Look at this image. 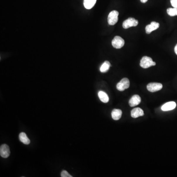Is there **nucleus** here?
<instances>
[{"instance_id":"7ed1b4c3","label":"nucleus","mask_w":177,"mask_h":177,"mask_svg":"<svg viewBox=\"0 0 177 177\" xmlns=\"http://www.w3.org/2000/svg\"><path fill=\"white\" fill-rule=\"evenodd\" d=\"M130 80L127 78H124L121 80L117 85V88L120 91H124L125 89L130 87Z\"/></svg>"},{"instance_id":"39448f33","label":"nucleus","mask_w":177,"mask_h":177,"mask_svg":"<svg viewBox=\"0 0 177 177\" xmlns=\"http://www.w3.org/2000/svg\"><path fill=\"white\" fill-rule=\"evenodd\" d=\"M138 21L134 18H129L127 20H125L122 23V27L124 29H128L131 27H135L137 26Z\"/></svg>"},{"instance_id":"ddd939ff","label":"nucleus","mask_w":177,"mask_h":177,"mask_svg":"<svg viewBox=\"0 0 177 177\" xmlns=\"http://www.w3.org/2000/svg\"><path fill=\"white\" fill-rule=\"evenodd\" d=\"M19 138L20 141L25 145H29V144L30 143V140L29 139V138L28 137L25 133H20V135H19Z\"/></svg>"},{"instance_id":"9b49d317","label":"nucleus","mask_w":177,"mask_h":177,"mask_svg":"<svg viewBox=\"0 0 177 177\" xmlns=\"http://www.w3.org/2000/svg\"><path fill=\"white\" fill-rule=\"evenodd\" d=\"M144 115L143 110L140 108H135L131 111V116L133 118H137L143 116Z\"/></svg>"},{"instance_id":"0eeeda50","label":"nucleus","mask_w":177,"mask_h":177,"mask_svg":"<svg viewBox=\"0 0 177 177\" xmlns=\"http://www.w3.org/2000/svg\"><path fill=\"white\" fill-rule=\"evenodd\" d=\"M11 152L9 147L6 144H3L0 147V155L3 158H7L10 155Z\"/></svg>"},{"instance_id":"a211bd4d","label":"nucleus","mask_w":177,"mask_h":177,"mask_svg":"<svg viewBox=\"0 0 177 177\" xmlns=\"http://www.w3.org/2000/svg\"><path fill=\"white\" fill-rule=\"evenodd\" d=\"M61 176L62 177H72V175H70L69 173L66 170H63L61 173Z\"/></svg>"},{"instance_id":"9d476101","label":"nucleus","mask_w":177,"mask_h":177,"mask_svg":"<svg viewBox=\"0 0 177 177\" xmlns=\"http://www.w3.org/2000/svg\"><path fill=\"white\" fill-rule=\"evenodd\" d=\"M176 107V103L174 101L167 102L162 106L161 109L164 111H167L173 110Z\"/></svg>"},{"instance_id":"f8f14e48","label":"nucleus","mask_w":177,"mask_h":177,"mask_svg":"<svg viewBox=\"0 0 177 177\" xmlns=\"http://www.w3.org/2000/svg\"><path fill=\"white\" fill-rule=\"evenodd\" d=\"M112 117L114 120H119L121 119L122 115V111L120 109H115L111 113Z\"/></svg>"},{"instance_id":"6ab92c4d","label":"nucleus","mask_w":177,"mask_h":177,"mask_svg":"<svg viewBox=\"0 0 177 177\" xmlns=\"http://www.w3.org/2000/svg\"><path fill=\"white\" fill-rule=\"evenodd\" d=\"M170 2L173 8H177V0H170Z\"/></svg>"},{"instance_id":"4468645a","label":"nucleus","mask_w":177,"mask_h":177,"mask_svg":"<svg viewBox=\"0 0 177 177\" xmlns=\"http://www.w3.org/2000/svg\"><path fill=\"white\" fill-rule=\"evenodd\" d=\"M98 95L99 99L102 102H104V103H107L108 102L109 98L108 95L106 93L103 92V91H99L98 93Z\"/></svg>"},{"instance_id":"f3484780","label":"nucleus","mask_w":177,"mask_h":177,"mask_svg":"<svg viewBox=\"0 0 177 177\" xmlns=\"http://www.w3.org/2000/svg\"><path fill=\"white\" fill-rule=\"evenodd\" d=\"M167 12L170 16H177V8H169L167 9Z\"/></svg>"},{"instance_id":"1a4fd4ad","label":"nucleus","mask_w":177,"mask_h":177,"mask_svg":"<svg viewBox=\"0 0 177 177\" xmlns=\"http://www.w3.org/2000/svg\"><path fill=\"white\" fill-rule=\"evenodd\" d=\"M141 101L140 96L138 95H134L131 97L129 101V104L131 107H135L138 105Z\"/></svg>"},{"instance_id":"2eb2a0df","label":"nucleus","mask_w":177,"mask_h":177,"mask_svg":"<svg viewBox=\"0 0 177 177\" xmlns=\"http://www.w3.org/2000/svg\"><path fill=\"white\" fill-rule=\"evenodd\" d=\"M96 0H84V6L86 9H91L96 3Z\"/></svg>"},{"instance_id":"6e6552de","label":"nucleus","mask_w":177,"mask_h":177,"mask_svg":"<svg viewBox=\"0 0 177 177\" xmlns=\"http://www.w3.org/2000/svg\"><path fill=\"white\" fill-rule=\"evenodd\" d=\"M159 24L156 22H152L151 24L148 25L146 27V32L147 34H150L153 31L156 30L159 28Z\"/></svg>"},{"instance_id":"dca6fc26","label":"nucleus","mask_w":177,"mask_h":177,"mask_svg":"<svg viewBox=\"0 0 177 177\" xmlns=\"http://www.w3.org/2000/svg\"><path fill=\"white\" fill-rule=\"evenodd\" d=\"M111 64L109 62L105 61L102 64L100 68V71L102 73L107 72L109 69Z\"/></svg>"},{"instance_id":"aec40b11","label":"nucleus","mask_w":177,"mask_h":177,"mask_svg":"<svg viewBox=\"0 0 177 177\" xmlns=\"http://www.w3.org/2000/svg\"><path fill=\"white\" fill-rule=\"evenodd\" d=\"M175 53L177 55V44L176 45L175 47Z\"/></svg>"},{"instance_id":"412c9836","label":"nucleus","mask_w":177,"mask_h":177,"mask_svg":"<svg viewBox=\"0 0 177 177\" xmlns=\"http://www.w3.org/2000/svg\"><path fill=\"white\" fill-rule=\"evenodd\" d=\"M141 2L143 3H146L147 2V1L148 0H140Z\"/></svg>"},{"instance_id":"f257e3e1","label":"nucleus","mask_w":177,"mask_h":177,"mask_svg":"<svg viewBox=\"0 0 177 177\" xmlns=\"http://www.w3.org/2000/svg\"><path fill=\"white\" fill-rule=\"evenodd\" d=\"M140 65L143 69H147L152 66H156V63L149 57L144 56L141 60Z\"/></svg>"},{"instance_id":"20e7f679","label":"nucleus","mask_w":177,"mask_h":177,"mask_svg":"<svg viewBox=\"0 0 177 177\" xmlns=\"http://www.w3.org/2000/svg\"><path fill=\"white\" fill-rule=\"evenodd\" d=\"M112 46L116 49H120L124 46L125 40L119 36H116L112 41Z\"/></svg>"},{"instance_id":"f03ea898","label":"nucleus","mask_w":177,"mask_h":177,"mask_svg":"<svg viewBox=\"0 0 177 177\" xmlns=\"http://www.w3.org/2000/svg\"><path fill=\"white\" fill-rule=\"evenodd\" d=\"M119 12L117 11H112L108 16V23L110 25H114L118 21Z\"/></svg>"},{"instance_id":"423d86ee","label":"nucleus","mask_w":177,"mask_h":177,"mask_svg":"<svg viewBox=\"0 0 177 177\" xmlns=\"http://www.w3.org/2000/svg\"><path fill=\"white\" fill-rule=\"evenodd\" d=\"M163 86L161 83H151L147 85V90L150 92H157L160 90L162 88Z\"/></svg>"}]
</instances>
